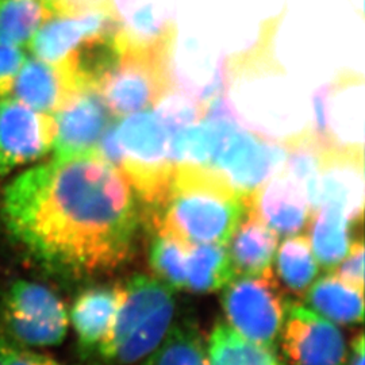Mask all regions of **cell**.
I'll list each match as a JSON object with an SVG mask.
<instances>
[{"label": "cell", "instance_id": "1", "mask_svg": "<svg viewBox=\"0 0 365 365\" xmlns=\"http://www.w3.org/2000/svg\"><path fill=\"white\" fill-rule=\"evenodd\" d=\"M138 207L126 175L95 149L53 156L19 173L3 192L0 214L34 260L61 274L90 276L130 259Z\"/></svg>", "mask_w": 365, "mask_h": 365}, {"label": "cell", "instance_id": "2", "mask_svg": "<svg viewBox=\"0 0 365 365\" xmlns=\"http://www.w3.org/2000/svg\"><path fill=\"white\" fill-rule=\"evenodd\" d=\"M247 211V196L209 167L176 164L170 191L149 218L157 235L187 247L226 245Z\"/></svg>", "mask_w": 365, "mask_h": 365}, {"label": "cell", "instance_id": "3", "mask_svg": "<svg viewBox=\"0 0 365 365\" xmlns=\"http://www.w3.org/2000/svg\"><path fill=\"white\" fill-rule=\"evenodd\" d=\"M123 289L102 359L106 363L129 365L149 356L165 339L175 300L170 287L144 274L134 276Z\"/></svg>", "mask_w": 365, "mask_h": 365}, {"label": "cell", "instance_id": "4", "mask_svg": "<svg viewBox=\"0 0 365 365\" xmlns=\"http://www.w3.org/2000/svg\"><path fill=\"white\" fill-rule=\"evenodd\" d=\"M173 45L134 46L123 42L119 64L99 88L114 117L148 110L175 90Z\"/></svg>", "mask_w": 365, "mask_h": 365}, {"label": "cell", "instance_id": "5", "mask_svg": "<svg viewBox=\"0 0 365 365\" xmlns=\"http://www.w3.org/2000/svg\"><path fill=\"white\" fill-rule=\"evenodd\" d=\"M223 288L222 303L230 327L244 339L272 349L288 304L272 271L235 276Z\"/></svg>", "mask_w": 365, "mask_h": 365}, {"label": "cell", "instance_id": "6", "mask_svg": "<svg viewBox=\"0 0 365 365\" xmlns=\"http://www.w3.org/2000/svg\"><path fill=\"white\" fill-rule=\"evenodd\" d=\"M3 319L14 342L27 348L58 345L68 331L64 303L52 289L29 280H18L9 288Z\"/></svg>", "mask_w": 365, "mask_h": 365}, {"label": "cell", "instance_id": "7", "mask_svg": "<svg viewBox=\"0 0 365 365\" xmlns=\"http://www.w3.org/2000/svg\"><path fill=\"white\" fill-rule=\"evenodd\" d=\"M286 157L283 144L238 125L223 134L209 168L248 196L283 168Z\"/></svg>", "mask_w": 365, "mask_h": 365}, {"label": "cell", "instance_id": "8", "mask_svg": "<svg viewBox=\"0 0 365 365\" xmlns=\"http://www.w3.org/2000/svg\"><path fill=\"white\" fill-rule=\"evenodd\" d=\"M56 120L15 98L0 101V180L53 150Z\"/></svg>", "mask_w": 365, "mask_h": 365}, {"label": "cell", "instance_id": "9", "mask_svg": "<svg viewBox=\"0 0 365 365\" xmlns=\"http://www.w3.org/2000/svg\"><path fill=\"white\" fill-rule=\"evenodd\" d=\"M120 30L111 0L78 13L53 14L36 31L29 48L53 66L68 61L81 45L105 33Z\"/></svg>", "mask_w": 365, "mask_h": 365}, {"label": "cell", "instance_id": "10", "mask_svg": "<svg viewBox=\"0 0 365 365\" xmlns=\"http://www.w3.org/2000/svg\"><path fill=\"white\" fill-rule=\"evenodd\" d=\"M282 346L291 365H344L341 331L322 315L300 304H287Z\"/></svg>", "mask_w": 365, "mask_h": 365}, {"label": "cell", "instance_id": "11", "mask_svg": "<svg viewBox=\"0 0 365 365\" xmlns=\"http://www.w3.org/2000/svg\"><path fill=\"white\" fill-rule=\"evenodd\" d=\"M56 157L73 156L95 150L106 129L115 120L98 90L81 87L69 95L53 115Z\"/></svg>", "mask_w": 365, "mask_h": 365}, {"label": "cell", "instance_id": "12", "mask_svg": "<svg viewBox=\"0 0 365 365\" xmlns=\"http://www.w3.org/2000/svg\"><path fill=\"white\" fill-rule=\"evenodd\" d=\"M321 149L318 207L341 210L348 220L361 222L364 211V160L359 148Z\"/></svg>", "mask_w": 365, "mask_h": 365}, {"label": "cell", "instance_id": "13", "mask_svg": "<svg viewBox=\"0 0 365 365\" xmlns=\"http://www.w3.org/2000/svg\"><path fill=\"white\" fill-rule=\"evenodd\" d=\"M247 212L277 235H297L312 218L304 192L284 170L277 172L247 196Z\"/></svg>", "mask_w": 365, "mask_h": 365}, {"label": "cell", "instance_id": "14", "mask_svg": "<svg viewBox=\"0 0 365 365\" xmlns=\"http://www.w3.org/2000/svg\"><path fill=\"white\" fill-rule=\"evenodd\" d=\"M125 43L157 46L175 43L173 0H111Z\"/></svg>", "mask_w": 365, "mask_h": 365}, {"label": "cell", "instance_id": "15", "mask_svg": "<svg viewBox=\"0 0 365 365\" xmlns=\"http://www.w3.org/2000/svg\"><path fill=\"white\" fill-rule=\"evenodd\" d=\"M76 83L66 66H53L37 57L26 58L14 83V98L27 107L54 115Z\"/></svg>", "mask_w": 365, "mask_h": 365}, {"label": "cell", "instance_id": "16", "mask_svg": "<svg viewBox=\"0 0 365 365\" xmlns=\"http://www.w3.org/2000/svg\"><path fill=\"white\" fill-rule=\"evenodd\" d=\"M123 291L122 286H103L86 289L78 295L71 319L83 351L102 356L123 299Z\"/></svg>", "mask_w": 365, "mask_h": 365}, {"label": "cell", "instance_id": "17", "mask_svg": "<svg viewBox=\"0 0 365 365\" xmlns=\"http://www.w3.org/2000/svg\"><path fill=\"white\" fill-rule=\"evenodd\" d=\"M279 235L267 225L245 211L226 244L235 276L267 271L274 260Z\"/></svg>", "mask_w": 365, "mask_h": 365}, {"label": "cell", "instance_id": "18", "mask_svg": "<svg viewBox=\"0 0 365 365\" xmlns=\"http://www.w3.org/2000/svg\"><path fill=\"white\" fill-rule=\"evenodd\" d=\"M307 302L315 313L329 321L352 325L363 321V291L341 282L337 276L327 274L315 282L307 291Z\"/></svg>", "mask_w": 365, "mask_h": 365}, {"label": "cell", "instance_id": "19", "mask_svg": "<svg viewBox=\"0 0 365 365\" xmlns=\"http://www.w3.org/2000/svg\"><path fill=\"white\" fill-rule=\"evenodd\" d=\"M312 247L315 260L333 269L351 248V223L341 210L322 205L312 215Z\"/></svg>", "mask_w": 365, "mask_h": 365}, {"label": "cell", "instance_id": "20", "mask_svg": "<svg viewBox=\"0 0 365 365\" xmlns=\"http://www.w3.org/2000/svg\"><path fill=\"white\" fill-rule=\"evenodd\" d=\"M233 277L235 272L226 245L199 244L190 247L187 289L195 292L218 291Z\"/></svg>", "mask_w": 365, "mask_h": 365}, {"label": "cell", "instance_id": "21", "mask_svg": "<svg viewBox=\"0 0 365 365\" xmlns=\"http://www.w3.org/2000/svg\"><path fill=\"white\" fill-rule=\"evenodd\" d=\"M210 365H280L269 348L257 345L227 325H217L209 345Z\"/></svg>", "mask_w": 365, "mask_h": 365}, {"label": "cell", "instance_id": "22", "mask_svg": "<svg viewBox=\"0 0 365 365\" xmlns=\"http://www.w3.org/2000/svg\"><path fill=\"white\" fill-rule=\"evenodd\" d=\"M52 15L41 0H0V41L26 48Z\"/></svg>", "mask_w": 365, "mask_h": 365}, {"label": "cell", "instance_id": "23", "mask_svg": "<svg viewBox=\"0 0 365 365\" xmlns=\"http://www.w3.org/2000/svg\"><path fill=\"white\" fill-rule=\"evenodd\" d=\"M277 274L294 295L307 294L318 274V262L307 237L295 235L282 244L277 252Z\"/></svg>", "mask_w": 365, "mask_h": 365}, {"label": "cell", "instance_id": "24", "mask_svg": "<svg viewBox=\"0 0 365 365\" xmlns=\"http://www.w3.org/2000/svg\"><path fill=\"white\" fill-rule=\"evenodd\" d=\"M190 247L180 241L157 235L150 247L149 261L157 279L170 289H184L187 286Z\"/></svg>", "mask_w": 365, "mask_h": 365}, {"label": "cell", "instance_id": "25", "mask_svg": "<svg viewBox=\"0 0 365 365\" xmlns=\"http://www.w3.org/2000/svg\"><path fill=\"white\" fill-rule=\"evenodd\" d=\"M148 365H210L209 354L196 329L182 325L165 336Z\"/></svg>", "mask_w": 365, "mask_h": 365}, {"label": "cell", "instance_id": "26", "mask_svg": "<svg viewBox=\"0 0 365 365\" xmlns=\"http://www.w3.org/2000/svg\"><path fill=\"white\" fill-rule=\"evenodd\" d=\"M157 105V114L170 134L203 119L206 114V106L184 91L175 92L173 90Z\"/></svg>", "mask_w": 365, "mask_h": 365}, {"label": "cell", "instance_id": "27", "mask_svg": "<svg viewBox=\"0 0 365 365\" xmlns=\"http://www.w3.org/2000/svg\"><path fill=\"white\" fill-rule=\"evenodd\" d=\"M341 282L359 291L364 289V244L363 240L353 241L346 256L336 265V272Z\"/></svg>", "mask_w": 365, "mask_h": 365}, {"label": "cell", "instance_id": "28", "mask_svg": "<svg viewBox=\"0 0 365 365\" xmlns=\"http://www.w3.org/2000/svg\"><path fill=\"white\" fill-rule=\"evenodd\" d=\"M26 58L19 46L0 41V98H6L13 92L15 78Z\"/></svg>", "mask_w": 365, "mask_h": 365}, {"label": "cell", "instance_id": "29", "mask_svg": "<svg viewBox=\"0 0 365 365\" xmlns=\"http://www.w3.org/2000/svg\"><path fill=\"white\" fill-rule=\"evenodd\" d=\"M0 365H61L52 357L34 352L18 342L0 339Z\"/></svg>", "mask_w": 365, "mask_h": 365}, {"label": "cell", "instance_id": "30", "mask_svg": "<svg viewBox=\"0 0 365 365\" xmlns=\"http://www.w3.org/2000/svg\"><path fill=\"white\" fill-rule=\"evenodd\" d=\"M105 1L107 0H64L63 9L58 14L78 13L81 10L103 4Z\"/></svg>", "mask_w": 365, "mask_h": 365}, {"label": "cell", "instance_id": "31", "mask_svg": "<svg viewBox=\"0 0 365 365\" xmlns=\"http://www.w3.org/2000/svg\"><path fill=\"white\" fill-rule=\"evenodd\" d=\"M348 365H364V336L359 334V337L353 341L352 353L348 360Z\"/></svg>", "mask_w": 365, "mask_h": 365}, {"label": "cell", "instance_id": "32", "mask_svg": "<svg viewBox=\"0 0 365 365\" xmlns=\"http://www.w3.org/2000/svg\"><path fill=\"white\" fill-rule=\"evenodd\" d=\"M52 14H58L63 9L64 0H41Z\"/></svg>", "mask_w": 365, "mask_h": 365}]
</instances>
